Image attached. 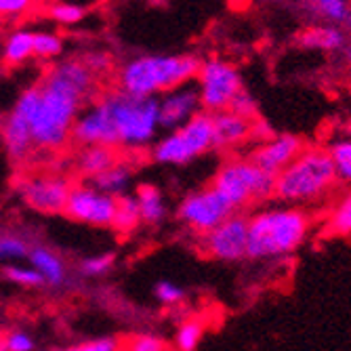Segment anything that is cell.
<instances>
[{
  "instance_id": "6da1fadb",
  "label": "cell",
  "mask_w": 351,
  "mask_h": 351,
  "mask_svg": "<svg viewBox=\"0 0 351 351\" xmlns=\"http://www.w3.org/2000/svg\"><path fill=\"white\" fill-rule=\"evenodd\" d=\"M97 88L99 78L80 59H57L36 84L19 93L11 112L25 120L34 152L55 154L72 141L74 122Z\"/></svg>"
},
{
  "instance_id": "7a4b0ae2",
  "label": "cell",
  "mask_w": 351,
  "mask_h": 351,
  "mask_svg": "<svg viewBox=\"0 0 351 351\" xmlns=\"http://www.w3.org/2000/svg\"><path fill=\"white\" fill-rule=\"evenodd\" d=\"M158 97H137L120 88L99 93L86 104L72 129L76 145H106L124 152H143L160 135Z\"/></svg>"
},
{
  "instance_id": "3957f363",
  "label": "cell",
  "mask_w": 351,
  "mask_h": 351,
  "mask_svg": "<svg viewBox=\"0 0 351 351\" xmlns=\"http://www.w3.org/2000/svg\"><path fill=\"white\" fill-rule=\"evenodd\" d=\"M246 259L254 261L291 257L311 234V215L299 206H265L246 215Z\"/></svg>"
},
{
  "instance_id": "277c9868",
  "label": "cell",
  "mask_w": 351,
  "mask_h": 351,
  "mask_svg": "<svg viewBox=\"0 0 351 351\" xmlns=\"http://www.w3.org/2000/svg\"><path fill=\"white\" fill-rule=\"evenodd\" d=\"M200 61L196 55H137L116 72V88L137 97H160L167 90L194 82Z\"/></svg>"
},
{
  "instance_id": "5b68a950",
  "label": "cell",
  "mask_w": 351,
  "mask_h": 351,
  "mask_svg": "<svg viewBox=\"0 0 351 351\" xmlns=\"http://www.w3.org/2000/svg\"><path fill=\"white\" fill-rule=\"evenodd\" d=\"M339 179L326 147H307L276 175L274 200L289 206H309L322 202L337 189Z\"/></svg>"
},
{
  "instance_id": "8992f818",
  "label": "cell",
  "mask_w": 351,
  "mask_h": 351,
  "mask_svg": "<svg viewBox=\"0 0 351 351\" xmlns=\"http://www.w3.org/2000/svg\"><path fill=\"white\" fill-rule=\"evenodd\" d=\"M210 185L236 213H242L274 200L276 177L261 171L250 158H230L217 169Z\"/></svg>"
},
{
  "instance_id": "52a82bcc",
  "label": "cell",
  "mask_w": 351,
  "mask_h": 351,
  "mask_svg": "<svg viewBox=\"0 0 351 351\" xmlns=\"http://www.w3.org/2000/svg\"><path fill=\"white\" fill-rule=\"evenodd\" d=\"M210 149H215L213 118L210 114L200 112L177 129L158 135V139L149 147V158L162 167H185L208 154Z\"/></svg>"
},
{
  "instance_id": "ba28073f",
  "label": "cell",
  "mask_w": 351,
  "mask_h": 351,
  "mask_svg": "<svg viewBox=\"0 0 351 351\" xmlns=\"http://www.w3.org/2000/svg\"><path fill=\"white\" fill-rule=\"evenodd\" d=\"M194 84L198 88L202 112L206 114L230 110L234 97L244 88L238 68L232 61L221 57H208L200 61Z\"/></svg>"
},
{
  "instance_id": "9c48e42d",
  "label": "cell",
  "mask_w": 351,
  "mask_h": 351,
  "mask_svg": "<svg viewBox=\"0 0 351 351\" xmlns=\"http://www.w3.org/2000/svg\"><path fill=\"white\" fill-rule=\"evenodd\" d=\"M236 210L221 198L219 191L208 185L200 187L185 194L177 204V221L196 236H204L217 226H221L228 217H232Z\"/></svg>"
},
{
  "instance_id": "30bf717a",
  "label": "cell",
  "mask_w": 351,
  "mask_h": 351,
  "mask_svg": "<svg viewBox=\"0 0 351 351\" xmlns=\"http://www.w3.org/2000/svg\"><path fill=\"white\" fill-rule=\"evenodd\" d=\"M72 179L61 173H36L27 175L19 183V198L23 204L43 215H63Z\"/></svg>"
},
{
  "instance_id": "8fae6325",
  "label": "cell",
  "mask_w": 351,
  "mask_h": 351,
  "mask_svg": "<svg viewBox=\"0 0 351 351\" xmlns=\"http://www.w3.org/2000/svg\"><path fill=\"white\" fill-rule=\"evenodd\" d=\"M114 210H116V198L104 194L95 185L84 181L72 185L63 215L70 221L82 223V226L112 228Z\"/></svg>"
},
{
  "instance_id": "7c38bea8",
  "label": "cell",
  "mask_w": 351,
  "mask_h": 351,
  "mask_svg": "<svg viewBox=\"0 0 351 351\" xmlns=\"http://www.w3.org/2000/svg\"><path fill=\"white\" fill-rule=\"evenodd\" d=\"M246 230L248 219L244 213H234L202 238V252L223 263H238L246 259Z\"/></svg>"
},
{
  "instance_id": "4fadbf2b",
  "label": "cell",
  "mask_w": 351,
  "mask_h": 351,
  "mask_svg": "<svg viewBox=\"0 0 351 351\" xmlns=\"http://www.w3.org/2000/svg\"><path fill=\"white\" fill-rule=\"evenodd\" d=\"M202 112L198 88L194 82L175 86L158 97V116L162 131H173Z\"/></svg>"
},
{
  "instance_id": "5bb4252c",
  "label": "cell",
  "mask_w": 351,
  "mask_h": 351,
  "mask_svg": "<svg viewBox=\"0 0 351 351\" xmlns=\"http://www.w3.org/2000/svg\"><path fill=\"white\" fill-rule=\"evenodd\" d=\"M303 149H305V141L299 135L282 133V135H271L263 143H257L248 158L261 171L276 177L280 171L289 167Z\"/></svg>"
},
{
  "instance_id": "9a60e30c",
  "label": "cell",
  "mask_w": 351,
  "mask_h": 351,
  "mask_svg": "<svg viewBox=\"0 0 351 351\" xmlns=\"http://www.w3.org/2000/svg\"><path fill=\"white\" fill-rule=\"evenodd\" d=\"M210 118H213V139L217 149H234L250 141L254 120L238 116L232 110L210 114Z\"/></svg>"
},
{
  "instance_id": "2e32d148",
  "label": "cell",
  "mask_w": 351,
  "mask_h": 351,
  "mask_svg": "<svg viewBox=\"0 0 351 351\" xmlns=\"http://www.w3.org/2000/svg\"><path fill=\"white\" fill-rule=\"evenodd\" d=\"M118 149L106 147V145H78V152L74 154V171L90 181L97 175H101L106 169H110L118 160Z\"/></svg>"
},
{
  "instance_id": "e0dca14e",
  "label": "cell",
  "mask_w": 351,
  "mask_h": 351,
  "mask_svg": "<svg viewBox=\"0 0 351 351\" xmlns=\"http://www.w3.org/2000/svg\"><path fill=\"white\" fill-rule=\"evenodd\" d=\"M27 261L40 274V278L45 280V286L59 289V286L66 284L68 267L55 250H51L47 246H32L27 252Z\"/></svg>"
},
{
  "instance_id": "ac0fdd59",
  "label": "cell",
  "mask_w": 351,
  "mask_h": 351,
  "mask_svg": "<svg viewBox=\"0 0 351 351\" xmlns=\"http://www.w3.org/2000/svg\"><path fill=\"white\" fill-rule=\"evenodd\" d=\"M135 202H137V208H139V217H141V223L143 226H160L162 221H167L169 217V204H167V198L160 191V187H156L152 183H141L135 194H133Z\"/></svg>"
},
{
  "instance_id": "d6986e66",
  "label": "cell",
  "mask_w": 351,
  "mask_h": 351,
  "mask_svg": "<svg viewBox=\"0 0 351 351\" xmlns=\"http://www.w3.org/2000/svg\"><path fill=\"white\" fill-rule=\"evenodd\" d=\"M133 179H135L133 165L126 162V160H120V158H118V160L110 169H106L101 175L90 179L88 183L95 185L99 191H104V194H108V196L120 198V196L129 194V189L133 185Z\"/></svg>"
},
{
  "instance_id": "ffe728a7",
  "label": "cell",
  "mask_w": 351,
  "mask_h": 351,
  "mask_svg": "<svg viewBox=\"0 0 351 351\" xmlns=\"http://www.w3.org/2000/svg\"><path fill=\"white\" fill-rule=\"evenodd\" d=\"M32 57H34V32L25 27L13 29L0 47V59L7 66H21Z\"/></svg>"
},
{
  "instance_id": "44dd1931",
  "label": "cell",
  "mask_w": 351,
  "mask_h": 351,
  "mask_svg": "<svg viewBox=\"0 0 351 351\" xmlns=\"http://www.w3.org/2000/svg\"><path fill=\"white\" fill-rule=\"evenodd\" d=\"M299 43L305 49L335 53V51L345 49L347 36H345V32L341 27H337V25H315V27H309V29L303 32Z\"/></svg>"
},
{
  "instance_id": "7402d4cb",
  "label": "cell",
  "mask_w": 351,
  "mask_h": 351,
  "mask_svg": "<svg viewBox=\"0 0 351 351\" xmlns=\"http://www.w3.org/2000/svg\"><path fill=\"white\" fill-rule=\"evenodd\" d=\"M326 234L335 238L351 236V189L341 194L326 215Z\"/></svg>"
},
{
  "instance_id": "603a6c76",
  "label": "cell",
  "mask_w": 351,
  "mask_h": 351,
  "mask_svg": "<svg viewBox=\"0 0 351 351\" xmlns=\"http://www.w3.org/2000/svg\"><path fill=\"white\" fill-rule=\"evenodd\" d=\"M206 332V322L200 315H189L177 326L175 337H173V347L175 351H196L204 339Z\"/></svg>"
},
{
  "instance_id": "cb8c5ba5",
  "label": "cell",
  "mask_w": 351,
  "mask_h": 351,
  "mask_svg": "<svg viewBox=\"0 0 351 351\" xmlns=\"http://www.w3.org/2000/svg\"><path fill=\"white\" fill-rule=\"evenodd\" d=\"M141 226V217H139V208L137 202L133 198V194H126L116 198V210H114V219H112V228L126 236L135 232Z\"/></svg>"
},
{
  "instance_id": "d4e9b609",
  "label": "cell",
  "mask_w": 351,
  "mask_h": 351,
  "mask_svg": "<svg viewBox=\"0 0 351 351\" xmlns=\"http://www.w3.org/2000/svg\"><path fill=\"white\" fill-rule=\"evenodd\" d=\"M313 11L328 25L349 27L351 25V3L349 0H313Z\"/></svg>"
},
{
  "instance_id": "484cf974",
  "label": "cell",
  "mask_w": 351,
  "mask_h": 351,
  "mask_svg": "<svg viewBox=\"0 0 351 351\" xmlns=\"http://www.w3.org/2000/svg\"><path fill=\"white\" fill-rule=\"evenodd\" d=\"M326 152L332 160L339 183H345L351 187V139L349 137L337 139L326 147Z\"/></svg>"
},
{
  "instance_id": "4316f807",
  "label": "cell",
  "mask_w": 351,
  "mask_h": 351,
  "mask_svg": "<svg viewBox=\"0 0 351 351\" xmlns=\"http://www.w3.org/2000/svg\"><path fill=\"white\" fill-rule=\"evenodd\" d=\"M86 11L88 9L76 3V0H57V3L49 5V17L63 27L78 25L86 17Z\"/></svg>"
},
{
  "instance_id": "83f0119b",
  "label": "cell",
  "mask_w": 351,
  "mask_h": 351,
  "mask_svg": "<svg viewBox=\"0 0 351 351\" xmlns=\"http://www.w3.org/2000/svg\"><path fill=\"white\" fill-rule=\"evenodd\" d=\"M63 38L53 29H36L34 32V57L43 61H57L63 55Z\"/></svg>"
},
{
  "instance_id": "f1b7e54d",
  "label": "cell",
  "mask_w": 351,
  "mask_h": 351,
  "mask_svg": "<svg viewBox=\"0 0 351 351\" xmlns=\"http://www.w3.org/2000/svg\"><path fill=\"white\" fill-rule=\"evenodd\" d=\"M3 278L13 284V286H19V289H40L45 286V280L40 278V274L32 267L29 263L27 265H19V263H9L5 269H3Z\"/></svg>"
},
{
  "instance_id": "f546056e",
  "label": "cell",
  "mask_w": 351,
  "mask_h": 351,
  "mask_svg": "<svg viewBox=\"0 0 351 351\" xmlns=\"http://www.w3.org/2000/svg\"><path fill=\"white\" fill-rule=\"evenodd\" d=\"M116 265V254L114 252H99V254H90V257L82 259L78 265V271L86 278H101L110 274Z\"/></svg>"
},
{
  "instance_id": "4dcf8cb0",
  "label": "cell",
  "mask_w": 351,
  "mask_h": 351,
  "mask_svg": "<svg viewBox=\"0 0 351 351\" xmlns=\"http://www.w3.org/2000/svg\"><path fill=\"white\" fill-rule=\"evenodd\" d=\"M29 244L19 238V236H11V234H0V263H15L21 259H27L29 252Z\"/></svg>"
},
{
  "instance_id": "1f68e13d",
  "label": "cell",
  "mask_w": 351,
  "mask_h": 351,
  "mask_svg": "<svg viewBox=\"0 0 351 351\" xmlns=\"http://www.w3.org/2000/svg\"><path fill=\"white\" fill-rule=\"evenodd\" d=\"M154 297L165 307H175L185 301V291L171 280H160L154 286Z\"/></svg>"
},
{
  "instance_id": "d6a6232c",
  "label": "cell",
  "mask_w": 351,
  "mask_h": 351,
  "mask_svg": "<svg viewBox=\"0 0 351 351\" xmlns=\"http://www.w3.org/2000/svg\"><path fill=\"white\" fill-rule=\"evenodd\" d=\"M122 349L124 351H169V345L160 335L139 332V335H133L129 341H126V345Z\"/></svg>"
},
{
  "instance_id": "836d02e7",
  "label": "cell",
  "mask_w": 351,
  "mask_h": 351,
  "mask_svg": "<svg viewBox=\"0 0 351 351\" xmlns=\"http://www.w3.org/2000/svg\"><path fill=\"white\" fill-rule=\"evenodd\" d=\"M0 337H3L7 351H34L36 349V339L23 328H11Z\"/></svg>"
},
{
  "instance_id": "e575fe53",
  "label": "cell",
  "mask_w": 351,
  "mask_h": 351,
  "mask_svg": "<svg viewBox=\"0 0 351 351\" xmlns=\"http://www.w3.org/2000/svg\"><path fill=\"white\" fill-rule=\"evenodd\" d=\"M122 343L116 337H97V339H86L80 343H72L59 351H118Z\"/></svg>"
},
{
  "instance_id": "d590c367",
  "label": "cell",
  "mask_w": 351,
  "mask_h": 351,
  "mask_svg": "<svg viewBox=\"0 0 351 351\" xmlns=\"http://www.w3.org/2000/svg\"><path fill=\"white\" fill-rule=\"evenodd\" d=\"M80 61L84 63V66L97 76V78H101L104 74H108L110 70H112V57H110V53H106V51H101V49H93V51H86L82 57H80Z\"/></svg>"
},
{
  "instance_id": "8d00e7d4",
  "label": "cell",
  "mask_w": 351,
  "mask_h": 351,
  "mask_svg": "<svg viewBox=\"0 0 351 351\" xmlns=\"http://www.w3.org/2000/svg\"><path fill=\"white\" fill-rule=\"evenodd\" d=\"M230 110H232L234 114H238V116L248 118V120H257V112H259L257 99H254L246 88H242V90L236 95L234 101H232V106H230Z\"/></svg>"
},
{
  "instance_id": "74e56055",
  "label": "cell",
  "mask_w": 351,
  "mask_h": 351,
  "mask_svg": "<svg viewBox=\"0 0 351 351\" xmlns=\"http://www.w3.org/2000/svg\"><path fill=\"white\" fill-rule=\"evenodd\" d=\"M38 0H0V17H21Z\"/></svg>"
},
{
  "instance_id": "f35d334b",
  "label": "cell",
  "mask_w": 351,
  "mask_h": 351,
  "mask_svg": "<svg viewBox=\"0 0 351 351\" xmlns=\"http://www.w3.org/2000/svg\"><path fill=\"white\" fill-rule=\"evenodd\" d=\"M0 351H7L5 349V343H3V337H0Z\"/></svg>"
},
{
  "instance_id": "ab89813d",
  "label": "cell",
  "mask_w": 351,
  "mask_h": 351,
  "mask_svg": "<svg viewBox=\"0 0 351 351\" xmlns=\"http://www.w3.org/2000/svg\"><path fill=\"white\" fill-rule=\"evenodd\" d=\"M3 122H5V116L0 114V131H3Z\"/></svg>"
},
{
  "instance_id": "60d3db41",
  "label": "cell",
  "mask_w": 351,
  "mask_h": 351,
  "mask_svg": "<svg viewBox=\"0 0 351 351\" xmlns=\"http://www.w3.org/2000/svg\"><path fill=\"white\" fill-rule=\"evenodd\" d=\"M347 57H349V70H351V49H349V53H347Z\"/></svg>"
},
{
  "instance_id": "b9f144b4",
  "label": "cell",
  "mask_w": 351,
  "mask_h": 351,
  "mask_svg": "<svg viewBox=\"0 0 351 351\" xmlns=\"http://www.w3.org/2000/svg\"><path fill=\"white\" fill-rule=\"evenodd\" d=\"M40 3H49L51 5V3H57V0H40Z\"/></svg>"
},
{
  "instance_id": "7bdbcfd3",
  "label": "cell",
  "mask_w": 351,
  "mask_h": 351,
  "mask_svg": "<svg viewBox=\"0 0 351 351\" xmlns=\"http://www.w3.org/2000/svg\"><path fill=\"white\" fill-rule=\"evenodd\" d=\"M118 351H124V349H122V347H120V349H118Z\"/></svg>"
}]
</instances>
